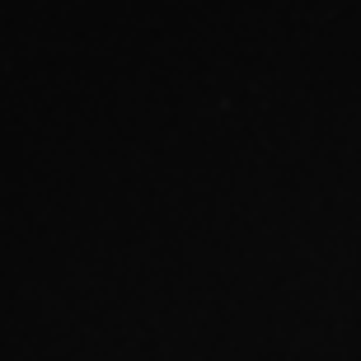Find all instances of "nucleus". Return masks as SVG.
Here are the masks:
<instances>
[]
</instances>
